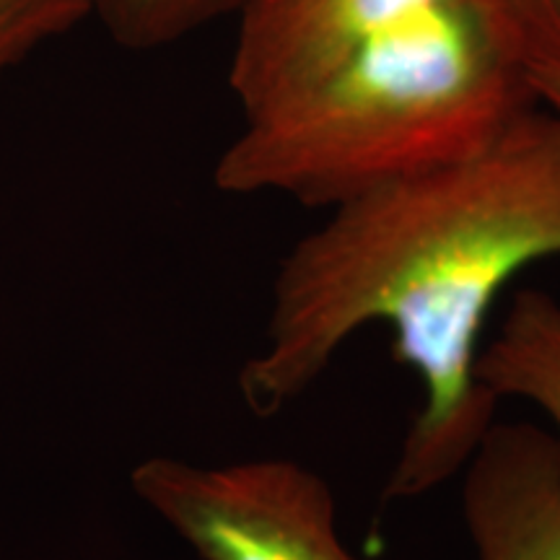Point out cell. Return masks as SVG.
Instances as JSON below:
<instances>
[{
  "instance_id": "cell-2",
  "label": "cell",
  "mask_w": 560,
  "mask_h": 560,
  "mask_svg": "<svg viewBox=\"0 0 560 560\" xmlns=\"http://www.w3.org/2000/svg\"><path fill=\"white\" fill-rule=\"evenodd\" d=\"M532 107L529 62L480 5L425 0L242 109L213 185L332 208L482 149Z\"/></svg>"
},
{
  "instance_id": "cell-8",
  "label": "cell",
  "mask_w": 560,
  "mask_h": 560,
  "mask_svg": "<svg viewBox=\"0 0 560 560\" xmlns=\"http://www.w3.org/2000/svg\"><path fill=\"white\" fill-rule=\"evenodd\" d=\"M532 66L560 60V0H475Z\"/></svg>"
},
{
  "instance_id": "cell-5",
  "label": "cell",
  "mask_w": 560,
  "mask_h": 560,
  "mask_svg": "<svg viewBox=\"0 0 560 560\" xmlns=\"http://www.w3.org/2000/svg\"><path fill=\"white\" fill-rule=\"evenodd\" d=\"M478 380L495 400H524L550 420L560 446V301L540 289L514 293L478 359Z\"/></svg>"
},
{
  "instance_id": "cell-6",
  "label": "cell",
  "mask_w": 560,
  "mask_h": 560,
  "mask_svg": "<svg viewBox=\"0 0 560 560\" xmlns=\"http://www.w3.org/2000/svg\"><path fill=\"white\" fill-rule=\"evenodd\" d=\"M244 5L247 0H94V19L120 47L156 50L236 16Z\"/></svg>"
},
{
  "instance_id": "cell-7",
  "label": "cell",
  "mask_w": 560,
  "mask_h": 560,
  "mask_svg": "<svg viewBox=\"0 0 560 560\" xmlns=\"http://www.w3.org/2000/svg\"><path fill=\"white\" fill-rule=\"evenodd\" d=\"M94 16V0H0V81L37 47Z\"/></svg>"
},
{
  "instance_id": "cell-1",
  "label": "cell",
  "mask_w": 560,
  "mask_h": 560,
  "mask_svg": "<svg viewBox=\"0 0 560 560\" xmlns=\"http://www.w3.org/2000/svg\"><path fill=\"white\" fill-rule=\"evenodd\" d=\"M548 257H560V120L537 104L467 156L338 202L293 244L265 346L240 374L242 400L257 418L278 416L382 322L423 387L382 501L431 493L459 478L495 423L499 400L478 380L490 312Z\"/></svg>"
},
{
  "instance_id": "cell-3",
  "label": "cell",
  "mask_w": 560,
  "mask_h": 560,
  "mask_svg": "<svg viewBox=\"0 0 560 560\" xmlns=\"http://www.w3.org/2000/svg\"><path fill=\"white\" fill-rule=\"evenodd\" d=\"M130 488L200 560H363L342 542L327 480L296 459L151 457Z\"/></svg>"
},
{
  "instance_id": "cell-9",
  "label": "cell",
  "mask_w": 560,
  "mask_h": 560,
  "mask_svg": "<svg viewBox=\"0 0 560 560\" xmlns=\"http://www.w3.org/2000/svg\"><path fill=\"white\" fill-rule=\"evenodd\" d=\"M529 83H532V91H535V96H537V104L560 120V60L532 66Z\"/></svg>"
},
{
  "instance_id": "cell-4",
  "label": "cell",
  "mask_w": 560,
  "mask_h": 560,
  "mask_svg": "<svg viewBox=\"0 0 560 560\" xmlns=\"http://www.w3.org/2000/svg\"><path fill=\"white\" fill-rule=\"evenodd\" d=\"M462 475L478 560H560V446L535 423L495 420Z\"/></svg>"
}]
</instances>
